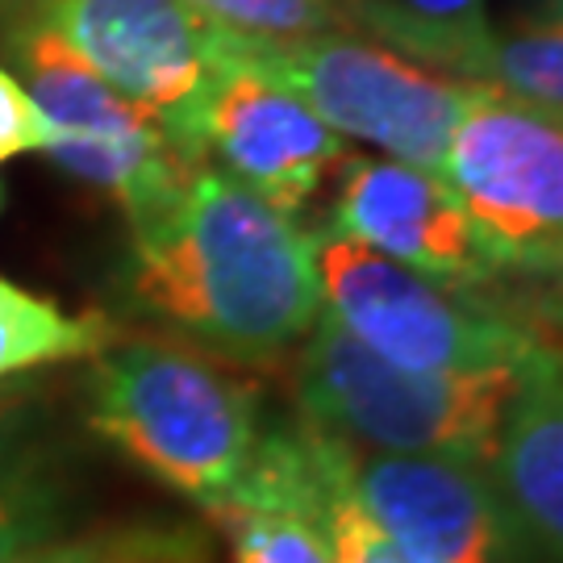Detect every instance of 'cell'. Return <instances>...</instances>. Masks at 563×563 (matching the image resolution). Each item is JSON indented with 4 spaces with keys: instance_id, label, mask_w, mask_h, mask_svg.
Returning <instances> with one entry per match:
<instances>
[{
    "instance_id": "6da1fadb",
    "label": "cell",
    "mask_w": 563,
    "mask_h": 563,
    "mask_svg": "<svg viewBox=\"0 0 563 563\" xmlns=\"http://www.w3.org/2000/svg\"><path fill=\"white\" fill-rule=\"evenodd\" d=\"M125 292L167 339L246 367L297 351L322 318L313 234L209 163L130 225Z\"/></svg>"
},
{
    "instance_id": "7a4b0ae2",
    "label": "cell",
    "mask_w": 563,
    "mask_h": 563,
    "mask_svg": "<svg viewBox=\"0 0 563 563\" xmlns=\"http://www.w3.org/2000/svg\"><path fill=\"white\" fill-rule=\"evenodd\" d=\"M88 426L205 514L234 493L263 439L260 388L180 339H113L88 372Z\"/></svg>"
},
{
    "instance_id": "3957f363",
    "label": "cell",
    "mask_w": 563,
    "mask_h": 563,
    "mask_svg": "<svg viewBox=\"0 0 563 563\" xmlns=\"http://www.w3.org/2000/svg\"><path fill=\"white\" fill-rule=\"evenodd\" d=\"M522 367L409 372L372 355L330 318L297 346L301 422L360 451L443 455L488 467Z\"/></svg>"
},
{
    "instance_id": "277c9868",
    "label": "cell",
    "mask_w": 563,
    "mask_h": 563,
    "mask_svg": "<svg viewBox=\"0 0 563 563\" xmlns=\"http://www.w3.org/2000/svg\"><path fill=\"white\" fill-rule=\"evenodd\" d=\"M313 260L325 318L372 355L409 372H501L560 346L497 305L426 280L339 234L318 230Z\"/></svg>"
},
{
    "instance_id": "5b68a950",
    "label": "cell",
    "mask_w": 563,
    "mask_h": 563,
    "mask_svg": "<svg viewBox=\"0 0 563 563\" xmlns=\"http://www.w3.org/2000/svg\"><path fill=\"white\" fill-rule=\"evenodd\" d=\"M9 55L18 80L51 121L46 155L67 176L118 201L130 225L167 209L201 167L146 109L125 101L55 30L30 13H18L9 25Z\"/></svg>"
},
{
    "instance_id": "8992f818",
    "label": "cell",
    "mask_w": 563,
    "mask_h": 563,
    "mask_svg": "<svg viewBox=\"0 0 563 563\" xmlns=\"http://www.w3.org/2000/svg\"><path fill=\"white\" fill-rule=\"evenodd\" d=\"M239 46L318 118L342 134L443 176V159L476 84L409 59L360 30H334L301 42H242Z\"/></svg>"
},
{
    "instance_id": "52a82bcc",
    "label": "cell",
    "mask_w": 563,
    "mask_h": 563,
    "mask_svg": "<svg viewBox=\"0 0 563 563\" xmlns=\"http://www.w3.org/2000/svg\"><path fill=\"white\" fill-rule=\"evenodd\" d=\"M443 180L497 272L563 280V118L476 88Z\"/></svg>"
},
{
    "instance_id": "ba28073f",
    "label": "cell",
    "mask_w": 563,
    "mask_h": 563,
    "mask_svg": "<svg viewBox=\"0 0 563 563\" xmlns=\"http://www.w3.org/2000/svg\"><path fill=\"white\" fill-rule=\"evenodd\" d=\"M104 84L134 101L197 159V118L225 51V34L184 0H21Z\"/></svg>"
},
{
    "instance_id": "9c48e42d",
    "label": "cell",
    "mask_w": 563,
    "mask_h": 563,
    "mask_svg": "<svg viewBox=\"0 0 563 563\" xmlns=\"http://www.w3.org/2000/svg\"><path fill=\"white\" fill-rule=\"evenodd\" d=\"M197 159L284 218H297L346 163V139L225 34L218 76L197 118Z\"/></svg>"
},
{
    "instance_id": "30bf717a",
    "label": "cell",
    "mask_w": 563,
    "mask_h": 563,
    "mask_svg": "<svg viewBox=\"0 0 563 563\" xmlns=\"http://www.w3.org/2000/svg\"><path fill=\"white\" fill-rule=\"evenodd\" d=\"M330 446L363 514L409 563H509L514 526L488 467L443 455L360 451L339 439Z\"/></svg>"
},
{
    "instance_id": "8fae6325",
    "label": "cell",
    "mask_w": 563,
    "mask_h": 563,
    "mask_svg": "<svg viewBox=\"0 0 563 563\" xmlns=\"http://www.w3.org/2000/svg\"><path fill=\"white\" fill-rule=\"evenodd\" d=\"M325 234L360 242L426 280L484 297L501 272L476 242L460 197L439 172L384 155H346Z\"/></svg>"
},
{
    "instance_id": "7c38bea8",
    "label": "cell",
    "mask_w": 563,
    "mask_h": 563,
    "mask_svg": "<svg viewBox=\"0 0 563 563\" xmlns=\"http://www.w3.org/2000/svg\"><path fill=\"white\" fill-rule=\"evenodd\" d=\"M209 518L230 543V563H334L318 463L301 422L263 430L246 476Z\"/></svg>"
},
{
    "instance_id": "4fadbf2b",
    "label": "cell",
    "mask_w": 563,
    "mask_h": 563,
    "mask_svg": "<svg viewBox=\"0 0 563 563\" xmlns=\"http://www.w3.org/2000/svg\"><path fill=\"white\" fill-rule=\"evenodd\" d=\"M488 476L514 539L547 563H563V346H547L522 367Z\"/></svg>"
},
{
    "instance_id": "5bb4252c",
    "label": "cell",
    "mask_w": 563,
    "mask_h": 563,
    "mask_svg": "<svg viewBox=\"0 0 563 563\" xmlns=\"http://www.w3.org/2000/svg\"><path fill=\"white\" fill-rule=\"evenodd\" d=\"M384 46L443 71L451 80L476 84L497 97L563 118V25L526 21L518 30H497L488 18L463 25H405L388 30Z\"/></svg>"
},
{
    "instance_id": "9a60e30c",
    "label": "cell",
    "mask_w": 563,
    "mask_h": 563,
    "mask_svg": "<svg viewBox=\"0 0 563 563\" xmlns=\"http://www.w3.org/2000/svg\"><path fill=\"white\" fill-rule=\"evenodd\" d=\"M113 342V330L97 313H67L55 301L0 280V388L46 363L88 360Z\"/></svg>"
},
{
    "instance_id": "2e32d148",
    "label": "cell",
    "mask_w": 563,
    "mask_h": 563,
    "mask_svg": "<svg viewBox=\"0 0 563 563\" xmlns=\"http://www.w3.org/2000/svg\"><path fill=\"white\" fill-rule=\"evenodd\" d=\"M67 518V476L34 439H0V563L59 539Z\"/></svg>"
},
{
    "instance_id": "e0dca14e",
    "label": "cell",
    "mask_w": 563,
    "mask_h": 563,
    "mask_svg": "<svg viewBox=\"0 0 563 563\" xmlns=\"http://www.w3.org/2000/svg\"><path fill=\"white\" fill-rule=\"evenodd\" d=\"M18 563H209L205 534L180 522H125L51 539Z\"/></svg>"
},
{
    "instance_id": "ac0fdd59",
    "label": "cell",
    "mask_w": 563,
    "mask_h": 563,
    "mask_svg": "<svg viewBox=\"0 0 563 563\" xmlns=\"http://www.w3.org/2000/svg\"><path fill=\"white\" fill-rule=\"evenodd\" d=\"M222 34L242 42H301L351 30L339 0H184Z\"/></svg>"
},
{
    "instance_id": "d6986e66",
    "label": "cell",
    "mask_w": 563,
    "mask_h": 563,
    "mask_svg": "<svg viewBox=\"0 0 563 563\" xmlns=\"http://www.w3.org/2000/svg\"><path fill=\"white\" fill-rule=\"evenodd\" d=\"M301 430H305V439H309L313 463H318L322 518H325L330 547H334V563H409L397 547L384 539L380 526L363 514V505L355 501V493L346 488L330 439H325L322 430H313L309 422H301Z\"/></svg>"
},
{
    "instance_id": "ffe728a7",
    "label": "cell",
    "mask_w": 563,
    "mask_h": 563,
    "mask_svg": "<svg viewBox=\"0 0 563 563\" xmlns=\"http://www.w3.org/2000/svg\"><path fill=\"white\" fill-rule=\"evenodd\" d=\"M351 30L384 38L405 25H463L484 18V0H339Z\"/></svg>"
},
{
    "instance_id": "44dd1931",
    "label": "cell",
    "mask_w": 563,
    "mask_h": 563,
    "mask_svg": "<svg viewBox=\"0 0 563 563\" xmlns=\"http://www.w3.org/2000/svg\"><path fill=\"white\" fill-rule=\"evenodd\" d=\"M46 142H51V121L42 118L38 101L18 80V71L0 63V163L46 151Z\"/></svg>"
},
{
    "instance_id": "7402d4cb",
    "label": "cell",
    "mask_w": 563,
    "mask_h": 563,
    "mask_svg": "<svg viewBox=\"0 0 563 563\" xmlns=\"http://www.w3.org/2000/svg\"><path fill=\"white\" fill-rule=\"evenodd\" d=\"M534 21H560V25H563V0H539Z\"/></svg>"
}]
</instances>
